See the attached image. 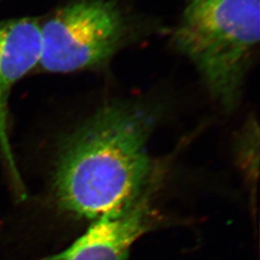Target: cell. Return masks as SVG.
<instances>
[{
	"mask_svg": "<svg viewBox=\"0 0 260 260\" xmlns=\"http://www.w3.org/2000/svg\"><path fill=\"white\" fill-rule=\"evenodd\" d=\"M127 30L115 0H74L41 24L39 66L67 74L105 65L121 47Z\"/></svg>",
	"mask_w": 260,
	"mask_h": 260,
	"instance_id": "cell-3",
	"label": "cell"
},
{
	"mask_svg": "<svg viewBox=\"0 0 260 260\" xmlns=\"http://www.w3.org/2000/svg\"><path fill=\"white\" fill-rule=\"evenodd\" d=\"M259 0H188L174 44L224 107L240 96L260 37Z\"/></svg>",
	"mask_w": 260,
	"mask_h": 260,
	"instance_id": "cell-2",
	"label": "cell"
},
{
	"mask_svg": "<svg viewBox=\"0 0 260 260\" xmlns=\"http://www.w3.org/2000/svg\"><path fill=\"white\" fill-rule=\"evenodd\" d=\"M41 56L42 31L38 19H0V149L21 194L24 189L8 135V101L14 85L40 65Z\"/></svg>",
	"mask_w": 260,
	"mask_h": 260,
	"instance_id": "cell-5",
	"label": "cell"
},
{
	"mask_svg": "<svg viewBox=\"0 0 260 260\" xmlns=\"http://www.w3.org/2000/svg\"><path fill=\"white\" fill-rule=\"evenodd\" d=\"M149 193L93 221L64 251L39 260H126L132 246L157 221Z\"/></svg>",
	"mask_w": 260,
	"mask_h": 260,
	"instance_id": "cell-4",
	"label": "cell"
},
{
	"mask_svg": "<svg viewBox=\"0 0 260 260\" xmlns=\"http://www.w3.org/2000/svg\"><path fill=\"white\" fill-rule=\"evenodd\" d=\"M154 119L144 107H102L62 143L56 160L57 205L95 221L134 203L150 189L153 164L148 143Z\"/></svg>",
	"mask_w": 260,
	"mask_h": 260,
	"instance_id": "cell-1",
	"label": "cell"
}]
</instances>
